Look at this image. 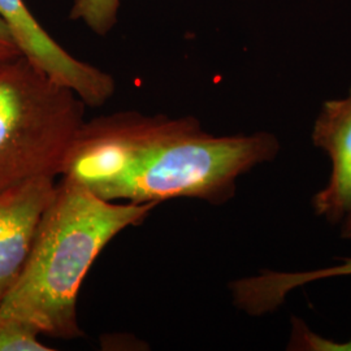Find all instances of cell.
<instances>
[{"label":"cell","mask_w":351,"mask_h":351,"mask_svg":"<svg viewBox=\"0 0 351 351\" xmlns=\"http://www.w3.org/2000/svg\"><path fill=\"white\" fill-rule=\"evenodd\" d=\"M341 237L351 241V213L342 220L341 226Z\"/></svg>","instance_id":"4fadbf2b"},{"label":"cell","mask_w":351,"mask_h":351,"mask_svg":"<svg viewBox=\"0 0 351 351\" xmlns=\"http://www.w3.org/2000/svg\"><path fill=\"white\" fill-rule=\"evenodd\" d=\"M85 107L24 56L0 64V191L60 176Z\"/></svg>","instance_id":"7a4b0ae2"},{"label":"cell","mask_w":351,"mask_h":351,"mask_svg":"<svg viewBox=\"0 0 351 351\" xmlns=\"http://www.w3.org/2000/svg\"><path fill=\"white\" fill-rule=\"evenodd\" d=\"M121 0H73L69 19L98 36H106L117 24Z\"/></svg>","instance_id":"ba28073f"},{"label":"cell","mask_w":351,"mask_h":351,"mask_svg":"<svg viewBox=\"0 0 351 351\" xmlns=\"http://www.w3.org/2000/svg\"><path fill=\"white\" fill-rule=\"evenodd\" d=\"M34 328L0 311V351H50Z\"/></svg>","instance_id":"9c48e42d"},{"label":"cell","mask_w":351,"mask_h":351,"mask_svg":"<svg viewBox=\"0 0 351 351\" xmlns=\"http://www.w3.org/2000/svg\"><path fill=\"white\" fill-rule=\"evenodd\" d=\"M156 206L104 201L62 178L40 219L25 267L0 311L39 335L82 337L77 301L91 265L117 234L142 223Z\"/></svg>","instance_id":"6da1fadb"},{"label":"cell","mask_w":351,"mask_h":351,"mask_svg":"<svg viewBox=\"0 0 351 351\" xmlns=\"http://www.w3.org/2000/svg\"><path fill=\"white\" fill-rule=\"evenodd\" d=\"M280 151L267 132L213 136L190 116L188 124L151 152L119 191L117 202L162 203L191 198L221 204L234 197L237 180Z\"/></svg>","instance_id":"3957f363"},{"label":"cell","mask_w":351,"mask_h":351,"mask_svg":"<svg viewBox=\"0 0 351 351\" xmlns=\"http://www.w3.org/2000/svg\"><path fill=\"white\" fill-rule=\"evenodd\" d=\"M20 56H23L21 52L16 46L8 27L0 19V64L11 62L13 59H17Z\"/></svg>","instance_id":"7c38bea8"},{"label":"cell","mask_w":351,"mask_h":351,"mask_svg":"<svg viewBox=\"0 0 351 351\" xmlns=\"http://www.w3.org/2000/svg\"><path fill=\"white\" fill-rule=\"evenodd\" d=\"M288 349L290 350H351V341L336 343L313 333L307 326L293 317V330Z\"/></svg>","instance_id":"8fae6325"},{"label":"cell","mask_w":351,"mask_h":351,"mask_svg":"<svg viewBox=\"0 0 351 351\" xmlns=\"http://www.w3.org/2000/svg\"><path fill=\"white\" fill-rule=\"evenodd\" d=\"M341 263L322 268L317 271L310 272H295V274H284L280 272L277 277V285L281 291L290 293L295 288L303 287L306 284L314 282L317 280L324 278H333V277L351 276V258H342L339 259Z\"/></svg>","instance_id":"30bf717a"},{"label":"cell","mask_w":351,"mask_h":351,"mask_svg":"<svg viewBox=\"0 0 351 351\" xmlns=\"http://www.w3.org/2000/svg\"><path fill=\"white\" fill-rule=\"evenodd\" d=\"M55 190V178L39 177L0 191V303L25 267Z\"/></svg>","instance_id":"8992f818"},{"label":"cell","mask_w":351,"mask_h":351,"mask_svg":"<svg viewBox=\"0 0 351 351\" xmlns=\"http://www.w3.org/2000/svg\"><path fill=\"white\" fill-rule=\"evenodd\" d=\"M189 119L126 111L85 121L66 152L60 177L104 201L117 202L119 191L151 152Z\"/></svg>","instance_id":"277c9868"},{"label":"cell","mask_w":351,"mask_h":351,"mask_svg":"<svg viewBox=\"0 0 351 351\" xmlns=\"http://www.w3.org/2000/svg\"><path fill=\"white\" fill-rule=\"evenodd\" d=\"M313 142L332 162L326 188L313 198L315 213L330 224H339L351 213V88L345 98L323 104Z\"/></svg>","instance_id":"52a82bcc"},{"label":"cell","mask_w":351,"mask_h":351,"mask_svg":"<svg viewBox=\"0 0 351 351\" xmlns=\"http://www.w3.org/2000/svg\"><path fill=\"white\" fill-rule=\"evenodd\" d=\"M0 19L21 55L45 75L73 90L88 107H101L116 90L112 75L78 60L39 24L25 0H0Z\"/></svg>","instance_id":"5b68a950"}]
</instances>
